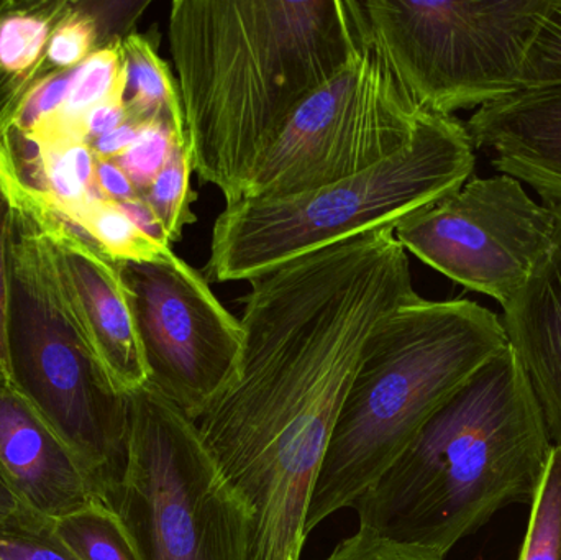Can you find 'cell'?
I'll return each instance as SVG.
<instances>
[{"mask_svg": "<svg viewBox=\"0 0 561 560\" xmlns=\"http://www.w3.org/2000/svg\"><path fill=\"white\" fill-rule=\"evenodd\" d=\"M249 283L239 372L196 426L252 512L250 560H300L310 496L363 347L386 316L421 296L392 227Z\"/></svg>", "mask_w": 561, "mask_h": 560, "instance_id": "6da1fadb", "label": "cell"}, {"mask_svg": "<svg viewBox=\"0 0 561 560\" xmlns=\"http://www.w3.org/2000/svg\"><path fill=\"white\" fill-rule=\"evenodd\" d=\"M355 0H174L170 49L194 173L237 203L294 112L352 59Z\"/></svg>", "mask_w": 561, "mask_h": 560, "instance_id": "7a4b0ae2", "label": "cell"}, {"mask_svg": "<svg viewBox=\"0 0 561 560\" xmlns=\"http://www.w3.org/2000/svg\"><path fill=\"white\" fill-rule=\"evenodd\" d=\"M553 443L510 345L488 361L356 500L359 528L447 558L511 505H529Z\"/></svg>", "mask_w": 561, "mask_h": 560, "instance_id": "3957f363", "label": "cell"}, {"mask_svg": "<svg viewBox=\"0 0 561 560\" xmlns=\"http://www.w3.org/2000/svg\"><path fill=\"white\" fill-rule=\"evenodd\" d=\"M507 345L503 322L468 301L417 298L369 335L348 385L306 516V535L356 500L432 416Z\"/></svg>", "mask_w": 561, "mask_h": 560, "instance_id": "277c9868", "label": "cell"}, {"mask_svg": "<svg viewBox=\"0 0 561 560\" xmlns=\"http://www.w3.org/2000/svg\"><path fill=\"white\" fill-rule=\"evenodd\" d=\"M467 125L425 112L411 144L389 160L283 199L227 204L214 222L207 282H252L352 237L392 227L460 190L474 170Z\"/></svg>", "mask_w": 561, "mask_h": 560, "instance_id": "5b68a950", "label": "cell"}, {"mask_svg": "<svg viewBox=\"0 0 561 560\" xmlns=\"http://www.w3.org/2000/svg\"><path fill=\"white\" fill-rule=\"evenodd\" d=\"M2 187L12 206V387L75 454L102 502L124 469L128 397L112 388L66 312L35 194L12 181Z\"/></svg>", "mask_w": 561, "mask_h": 560, "instance_id": "8992f818", "label": "cell"}, {"mask_svg": "<svg viewBox=\"0 0 561 560\" xmlns=\"http://www.w3.org/2000/svg\"><path fill=\"white\" fill-rule=\"evenodd\" d=\"M102 503L138 560L252 555V512L220 476L196 423L153 388L128 397L124 469Z\"/></svg>", "mask_w": 561, "mask_h": 560, "instance_id": "52a82bcc", "label": "cell"}, {"mask_svg": "<svg viewBox=\"0 0 561 560\" xmlns=\"http://www.w3.org/2000/svg\"><path fill=\"white\" fill-rule=\"evenodd\" d=\"M363 16L405 91L428 114L484 107L523 89L550 0H368Z\"/></svg>", "mask_w": 561, "mask_h": 560, "instance_id": "ba28073f", "label": "cell"}, {"mask_svg": "<svg viewBox=\"0 0 561 560\" xmlns=\"http://www.w3.org/2000/svg\"><path fill=\"white\" fill-rule=\"evenodd\" d=\"M424 114L366 25L352 59L294 112L242 199H283L363 173L404 150Z\"/></svg>", "mask_w": 561, "mask_h": 560, "instance_id": "9c48e42d", "label": "cell"}, {"mask_svg": "<svg viewBox=\"0 0 561 560\" xmlns=\"http://www.w3.org/2000/svg\"><path fill=\"white\" fill-rule=\"evenodd\" d=\"M557 213L520 181L470 178L460 190L396 226L405 252L451 282L507 308L552 247Z\"/></svg>", "mask_w": 561, "mask_h": 560, "instance_id": "30bf717a", "label": "cell"}, {"mask_svg": "<svg viewBox=\"0 0 561 560\" xmlns=\"http://www.w3.org/2000/svg\"><path fill=\"white\" fill-rule=\"evenodd\" d=\"M118 265L130 293L147 387L196 423L239 372L242 322L224 308L203 273L174 252Z\"/></svg>", "mask_w": 561, "mask_h": 560, "instance_id": "8fae6325", "label": "cell"}, {"mask_svg": "<svg viewBox=\"0 0 561 560\" xmlns=\"http://www.w3.org/2000/svg\"><path fill=\"white\" fill-rule=\"evenodd\" d=\"M33 194L38 199L69 319L112 388L124 397L137 393L147 387L148 372L121 265L42 196Z\"/></svg>", "mask_w": 561, "mask_h": 560, "instance_id": "7c38bea8", "label": "cell"}, {"mask_svg": "<svg viewBox=\"0 0 561 560\" xmlns=\"http://www.w3.org/2000/svg\"><path fill=\"white\" fill-rule=\"evenodd\" d=\"M0 477L30 512L48 523L101 502L75 454L7 384H0Z\"/></svg>", "mask_w": 561, "mask_h": 560, "instance_id": "4fadbf2b", "label": "cell"}, {"mask_svg": "<svg viewBox=\"0 0 561 560\" xmlns=\"http://www.w3.org/2000/svg\"><path fill=\"white\" fill-rule=\"evenodd\" d=\"M467 130L500 173L529 184L561 210V84L523 88L478 108Z\"/></svg>", "mask_w": 561, "mask_h": 560, "instance_id": "5bb4252c", "label": "cell"}, {"mask_svg": "<svg viewBox=\"0 0 561 560\" xmlns=\"http://www.w3.org/2000/svg\"><path fill=\"white\" fill-rule=\"evenodd\" d=\"M556 210V209H553ZM552 247L519 295L504 308L503 328L561 447V210Z\"/></svg>", "mask_w": 561, "mask_h": 560, "instance_id": "9a60e30c", "label": "cell"}, {"mask_svg": "<svg viewBox=\"0 0 561 560\" xmlns=\"http://www.w3.org/2000/svg\"><path fill=\"white\" fill-rule=\"evenodd\" d=\"M71 0L0 2V125L26 92L48 76L46 48Z\"/></svg>", "mask_w": 561, "mask_h": 560, "instance_id": "2e32d148", "label": "cell"}, {"mask_svg": "<svg viewBox=\"0 0 561 560\" xmlns=\"http://www.w3.org/2000/svg\"><path fill=\"white\" fill-rule=\"evenodd\" d=\"M125 62L124 104L128 121L161 122L180 144H187L180 85L158 53L157 39L134 32L122 39Z\"/></svg>", "mask_w": 561, "mask_h": 560, "instance_id": "e0dca14e", "label": "cell"}, {"mask_svg": "<svg viewBox=\"0 0 561 560\" xmlns=\"http://www.w3.org/2000/svg\"><path fill=\"white\" fill-rule=\"evenodd\" d=\"M72 226L117 263L154 262L173 253L171 247L145 236L118 203L102 197L92 201Z\"/></svg>", "mask_w": 561, "mask_h": 560, "instance_id": "ac0fdd59", "label": "cell"}, {"mask_svg": "<svg viewBox=\"0 0 561 560\" xmlns=\"http://www.w3.org/2000/svg\"><path fill=\"white\" fill-rule=\"evenodd\" d=\"M49 532L81 560H138L117 516L102 502L49 523Z\"/></svg>", "mask_w": 561, "mask_h": 560, "instance_id": "d6986e66", "label": "cell"}, {"mask_svg": "<svg viewBox=\"0 0 561 560\" xmlns=\"http://www.w3.org/2000/svg\"><path fill=\"white\" fill-rule=\"evenodd\" d=\"M193 173V153H191L190 144L174 141L167 163L151 181L150 186L140 194V197H144L157 214L170 243L181 240L187 224L196 222V216L191 210L197 197L191 187Z\"/></svg>", "mask_w": 561, "mask_h": 560, "instance_id": "ffe728a7", "label": "cell"}, {"mask_svg": "<svg viewBox=\"0 0 561 560\" xmlns=\"http://www.w3.org/2000/svg\"><path fill=\"white\" fill-rule=\"evenodd\" d=\"M517 560H561V447L556 444L530 503L529 525Z\"/></svg>", "mask_w": 561, "mask_h": 560, "instance_id": "44dd1931", "label": "cell"}, {"mask_svg": "<svg viewBox=\"0 0 561 560\" xmlns=\"http://www.w3.org/2000/svg\"><path fill=\"white\" fill-rule=\"evenodd\" d=\"M104 45L92 2H71L53 30L46 48V72L72 71Z\"/></svg>", "mask_w": 561, "mask_h": 560, "instance_id": "7402d4cb", "label": "cell"}, {"mask_svg": "<svg viewBox=\"0 0 561 560\" xmlns=\"http://www.w3.org/2000/svg\"><path fill=\"white\" fill-rule=\"evenodd\" d=\"M174 141L176 138L168 125L161 122H145L134 144L121 157L115 158V163L125 171L138 194L144 193L160 173L170 158Z\"/></svg>", "mask_w": 561, "mask_h": 560, "instance_id": "603a6c76", "label": "cell"}, {"mask_svg": "<svg viewBox=\"0 0 561 560\" xmlns=\"http://www.w3.org/2000/svg\"><path fill=\"white\" fill-rule=\"evenodd\" d=\"M520 81L523 88L561 84V0H550L527 52Z\"/></svg>", "mask_w": 561, "mask_h": 560, "instance_id": "cb8c5ba5", "label": "cell"}, {"mask_svg": "<svg viewBox=\"0 0 561 560\" xmlns=\"http://www.w3.org/2000/svg\"><path fill=\"white\" fill-rule=\"evenodd\" d=\"M320 560H445L444 556L414 545L394 541L368 529L342 539L330 555Z\"/></svg>", "mask_w": 561, "mask_h": 560, "instance_id": "d4e9b609", "label": "cell"}, {"mask_svg": "<svg viewBox=\"0 0 561 560\" xmlns=\"http://www.w3.org/2000/svg\"><path fill=\"white\" fill-rule=\"evenodd\" d=\"M0 558L3 560H81L49 532L43 529H0Z\"/></svg>", "mask_w": 561, "mask_h": 560, "instance_id": "484cf974", "label": "cell"}, {"mask_svg": "<svg viewBox=\"0 0 561 560\" xmlns=\"http://www.w3.org/2000/svg\"><path fill=\"white\" fill-rule=\"evenodd\" d=\"M10 233H12V206L5 191L0 187V375L12 387L9 348Z\"/></svg>", "mask_w": 561, "mask_h": 560, "instance_id": "4316f807", "label": "cell"}, {"mask_svg": "<svg viewBox=\"0 0 561 560\" xmlns=\"http://www.w3.org/2000/svg\"><path fill=\"white\" fill-rule=\"evenodd\" d=\"M127 121L128 114L127 108H125L124 99L102 102V104L95 105L82 117L81 125H79V134H81L82 140L89 144L94 138L115 130V128L121 127Z\"/></svg>", "mask_w": 561, "mask_h": 560, "instance_id": "83f0119b", "label": "cell"}, {"mask_svg": "<svg viewBox=\"0 0 561 560\" xmlns=\"http://www.w3.org/2000/svg\"><path fill=\"white\" fill-rule=\"evenodd\" d=\"M95 183L102 199L124 203L140 196L125 171L114 160L95 157Z\"/></svg>", "mask_w": 561, "mask_h": 560, "instance_id": "f1b7e54d", "label": "cell"}, {"mask_svg": "<svg viewBox=\"0 0 561 560\" xmlns=\"http://www.w3.org/2000/svg\"><path fill=\"white\" fill-rule=\"evenodd\" d=\"M49 523L30 512L7 487L0 477V529H23V532H33V529H43Z\"/></svg>", "mask_w": 561, "mask_h": 560, "instance_id": "f546056e", "label": "cell"}, {"mask_svg": "<svg viewBox=\"0 0 561 560\" xmlns=\"http://www.w3.org/2000/svg\"><path fill=\"white\" fill-rule=\"evenodd\" d=\"M140 122L127 121L115 130L102 135L89 141V147L94 151L95 157L104 158V160H115L121 157L140 134Z\"/></svg>", "mask_w": 561, "mask_h": 560, "instance_id": "4dcf8cb0", "label": "cell"}, {"mask_svg": "<svg viewBox=\"0 0 561 560\" xmlns=\"http://www.w3.org/2000/svg\"><path fill=\"white\" fill-rule=\"evenodd\" d=\"M118 206L122 207V210L130 217L131 222H134L145 236L150 237L154 242L171 247L160 219H158L157 214L148 206L144 197L137 196L134 197V199L124 201V203H118Z\"/></svg>", "mask_w": 561, "mask_h": 560, "instance_id": "1f68e13d", "label": "cell"}, {"mask_svg": "<svg viewBox=\"0 0 561 560\" xmlns=\"http://www.w3.org/2000/svg\"><path fill=\"white\" fill-rule=\"evenodd\" d=\"M0 384H7V381L3 380L2 375H0ZM7 385H9V384H7Z\"/></svg>", "mask_w": 561, "mask_h": 560, "instance_id": "d6a6232c", "label": "cell"}, {"mask_svg": "<svg viewBox=\"0 0 561 560\" xmlns=\"http://www.w3.org/2000/svg\"><path fill=\"white\" fill-rule=\"evenodd\" d=\"M0 560H3L2 558H0Z\"/></svg>", "mask_w": 561, "mask_h": 560, "instance_id": "836d02e7", "label": "cell"}]
</instances>
